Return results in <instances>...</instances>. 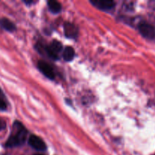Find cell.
<instances>
[{
    "label": "cell",
    "mask_w": 155,
    "mask_h": 155,
    "mask_svg": "<svg viewBox=\"0 0 155 155\" xmlns=\"http://www.w3.org/2000/svg\"><path fill=\"white\" fill-rule=\"evenodd\" d=\"M27 136V130L19 121L14 122L12 132L5 143V148H12L22 145L25 142Z\"/></svg>",
    "instance_id": "cell-1"
},
{
    "label": "cell",
    "mask_w": 155,
    "mask_h": 155,
    "mask_svg": "<svg viewBox=\"0 0 155 155\" xmlns=\"http://www.w3.org/2000/svg\"><path fill=\"white\" fill-rule=\"evenodd\" d=\"M63 48L61 42L58 40H54L51 42V43L48 45L42 46V45L40 46L37 45L38 51L42 52H45L50 58L53 60H58V53Z\"/></svg>",
    "instance_id": "cell-2"
},
{
    "label": "cell",
    "mask_w": 155,
    "mask_h": 155,
    "mask_svg": "<svg viewBox=\"0 0 155 155\" xmlns=\"http://www.w3.org/2000/svg\"><path fill=\"white\" fill-rule=\"evenodd\" d=\"M139 30L141 34L147 39H152L155 38V29L149 23L141 22L139 24Z\"/></svg>",
    "instance_id": "cell-3"
},
{
    "label": "cell",
    "mask_w": 155,
    "mask_h": 155,
    "mask_svg": "<svg viewBox=\"0 0 155 155\" xmlns=\"http://www.w3.org/2000/svg\"><path fill=\"white\" fill-rule=\"evenodd\" d=\"M28 143L32 148L39 151H45L47 148L46 145L44 142V141L39 136H35V135H31L30 136L28 139Z\"/></svg>",
    "instance_id": "cell-4"
},
{
    "label": "cell",
    "mask_w": 155,
    "mask_h": 155,
    "mask_svg": "<svg viewBox=\"0 0 155 155\" xmlns=\"http://www.w3.org/2000/svg\"><path fill=\"white\" fill-rule=\"evenodd\" d=\"M37 65L39 70L42 73L44 76H45L49 80H54L55 74H54L52 68L48 63H46L44 61H39Z\"/></svg>",
    "instance_id": "cell-5"
},
{
    "label": "cell",
    "mask_w": 155,
    "mask_h": 155,
    "mask_svg": "<svg viewBox=\"0 0 155 155\" xmlns=\"http://www.w3.org/2000/svg\"><path fill=\"white\" fill-rule=\"evenodd\" d=\"M90 2L97 8L107 11L114 8L115 2L111 0H91Z\"/></svg>",
    "instance_id": "cell-6"
},
{
    "label": "cell",
    "mask_w": 155,
    "mask_h": 155,
    "mask_svg": "<svg viewBox=\"0 0 155 155\" xmlns=\"http://www.w3.org/2000/svg\"><path fill=\"white\" fill-rule=\"evenodd\" d=\"M64 34L68 38H76L78 35V29L74 24L66 22L64 25Z\"/></svg>",
    "instance_id": "cell-7"
},
{
    "label": "cell",
    "mask_w": 155,
    "mask_h": 155,
    "mask_svg": "<svg viewBox=\"0 0 155 155\" xmlns=\"http://www.w3.org/2000/svg\"><path fill=\"white\" fill-rule=\"evenodd\" d=\"M0 27L8 32H14L16 30V25L7 18H0Z\"/></svg>",
    "instance_id": "cell-8"
},
{
    "label": "cell",
    "mask_w": 155,
    "mask_h": 155,
    "mask_svg": "<svg viewBox=\"0 0 155 155\" xmlns=\"http://www.w3.org/2000/svg\"><path fill=\"white\" fill-rule=\"evenodd\" d=\"M74 56H75V51H74V48L71 46H67L64 50L63 53V58L64 61H71L74 59Z\"/></svg>",
    "instance_id": "cell-9"
},
{
    "label": "cell",
    "mask_w": 155,
    "mask_h": 155,
    "mask_svg": "<svg viewBox=\"0 0 155 155\" xmlns=\"http://www.w3.org/2000/svg\"><path fill=\"white\" fill-rule=\"evenodd\" d=\"M48 7L52 13H58L61 11V5L54 0H50L48 2Z\"/></svg>",
    "instance_id": "cell-10"
},
{
    "label": "cell",
    "mask_w": 155,
    "mask_h": 155,
    "mask_svg": "<svg viewBox=\"0 0 155 155\" xmlns=\"http://www.w3.org/2000/svg\"><path fill=\"white\" fill-rule=\"evenodd\" d=\"M7 109V103L0 97V111H5Z\"/></svg>",
    "instance_id": "cell-11"
},
{
    "label": "cell",
    "mask_w": 155,
    "mask_h": 155,
    "mask_svg": "<svg viewBox=\"0 0 155 155\" xmlns=\"http://www.w3.org/2000/svg\"><path fill=\"white\" fill-rule=\"evenodd\" d=\"M6 123L5 122L4 120H0V132L2 131V130H4L6 128Z\"/></svg>",
    "instance_id": "cell-12"
},
{
    "label": "cell",
    "mask_w": 155,
    "mask_h": 155,
    "mask_svg": "<svg viewBox=\"0 0 155 155\" xmlns=\"http://www.w3.org/2000/svg\"><path fill=\"white\" fill-rule=\"evenodd\" d=\"M33 1H24V3H26V4L29 5V4H31V3H33Z\"/></svg>",
    "instance_id": "cell-13"
},
{
    "label": "cell",
    "mask_w": 155,
    "mask_h": 155,
    "mask_svg": "<svg viewBox=\"0 0 155 155\" xmlns=\"http://www.w3.org/2000/svg\"><path fill=\"white\" fill-rule=\"evenodd\" d=\"M35 155H43V154H35Z\"/></svg>",
    "instance_id": "cell-14"
}]
</instances>
